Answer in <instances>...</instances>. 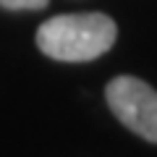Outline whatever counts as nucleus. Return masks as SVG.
<instances>
[{"instance_id":"obj_1","label":"nucleus","mask_w":157,"mask_h":157,"mask_svg":"<svg viewBox=\"0 0 157 157\" xmlns=\"http://www.w3.org/2000/svg\"><path fill=\"white\" fill-rule=\"evenodd\" d=\"M118 26L105 13H68L37 29V47L47 58L66 63L94 60L113 47Z\"/></svg>"},{"instance_id":"obj_2","label":"nucleus","mask_w":157,"mask_h":157,"mask_svg":"<svg viewBox=\"0 0 157 157\" xmlns=\"http://www.w3.org/2000/svg\"><path fill=\"white\" fill-rule=\"evenodd\" d=\"M113 115L139 134L141 139L157 144V92L136 76H115L105 89Z\"/></svg>"},{"instance_id":"obj_3","label":"nucleus","mask_w":157,"mask_h":157,"mask_svg":"<svg viewBox=\"0 0 157 157\" xmlns=\"http://www.w3.org/2000/svg\"><path fill=\"white\" fill-rule=\"evenodd\" d=\"M0 6L8 11H37L47 6V0H0Z\"/></svg>"}]
</instances>
